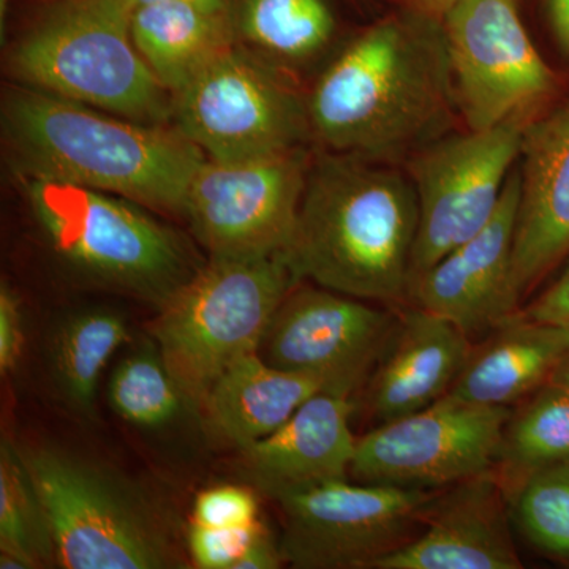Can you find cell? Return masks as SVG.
<instances>
[{"instance_id": "38", "label": "cell", "mask_w": 569, "mask_h": 569, "mask_svg": "<svg viewBox=\"0 0 569 569\" xmlns=\"http://www.w3.org/2000/svg\"><path fill=\"white\" fill-rule=\"evenodd\" d=\"M11 0H0V31H6V18L7 13H9Z\"/></svg>"}, {"instance_id": "22", "label": "cell", "mask_w": 569, "mask_h": 569, "mask_svg": "<svg viewBox=\"0 0 569 569\" xmlns=\"http://www.w3.org/2000/svg\"><path fill=\"white\" fill-rule=\"evenodd\" d=\"M321 391L318 378L279 369L253 353L217 380L201 407L224 440L244 449L276 432Z\"/></svg>"}, {"instance_id": "25", "label": "cell", "mask_w": 569, "mask_h": 569, "mask_svg": "<svg viewBox=\"0 0 569 569\" xmlns=\"http://www.w3.org/2000/svg\"><path fill=\"white\" fill-rule=\"evenodd\" d=\"M56 565L47 511L20 449H0V568L31 569Z\"/></svg>"}, {"instance_id": "4", "label": "cell", "mask_w": 569, "mask_h": 569, "mask_svg": "<svg viewBox=\"0 0 569 569\" xmlns=\"http://www.w3.org/2000/svg\"><path fill=\"white\" fill-rule=\"evenodd\" d=\"M118 0H56L7 52L18 84L144 123L173 118L171 93L142 61Z\"/></svg>"}, {"instance_id": "16", "label": "cell", "mask_w": 569, "mask_h": 569, "mask_svg": "<svg viewBox=\"0 0 569 569\" xmlns=\"http://www.w3.org/2000/svg\"><path fill=\"white\" fill-rule=\"evenodd\" d=\"M507 490L493 470L436 493L422 516L425 531L373 569H519L509 526Z\"/></svg>"}, {"instance_id": "6", "label": "cell", "mask_w": 569, "mask_h": 569, "mask_svg": "<svg viewBox=\"0 0 569 569\" xmlns=\"http://www.w3.org/2000/svg\"><path fill=\"white\" fill-rule=\"evenodd\" d=\"M20 455L47 511L58 567H178L162 512L129 479L62 449Z\"/></svg>"}, {"instance_id": "14", "label": "cell", "mask_w": 569, "mask_h": 569, "mask_svg": "<svg viewBox=\"0 0 569 569\" xmlns=\"http://www.w3.org/2000/svg\"><path fill=\"white\" fill-rule=\"evenodd\" d=\"M399 316L328 288L296 287L276 310L261 347L269 365L351 397L376 369Z\"/></svg>"}, {"instance_id": "5", "label": "cell", "mask_w": 569, "mask_h": 569, "mask_svg": "<svg viewBox=\"0 0 569 569\" xmlns=\"http://www.w3.org/2000/svg\"><path fill=\"white\" fill-rule=\"evenodd\" d=\"M301 282L287 252L211 257L162 307L153 343L192 406L236 362L260 353L284 296Z\"/></svg>"}, {"instance_id": "9", "label": "cell", "mask_w": 569, "mask_h": 569, "mask_svg": "<svg viewBox=\"0 0 569 569\" xmlns=\"http://www.w3.org/2000/svg\"><path fill=\"white\" fill-rule=\"evenodd\" d=\"M529 123L445 134L408 157L419 208L410 287L492 219Z\"/></svg>"}, {"instance_id": "31", "label": "cell", "mask_w": 569, "mask_h": 569, "mask_svg": "<svg viewBox=\"0 0 569 569\" xmlns=\"http://www.w3.org/2000/svg\"><path fill=\"white\" fill-rule=\"evenodd\" d=\"M24 343V325L20 301L7 287L0 288V370L10 372L17 366Z\"/></svg>"}, {"instance_id": "21", "label": "cell", "mask_w": 569, "mask_h": 569, "mask_svg": "<svg viewBox=\"0 0 569 569\" xmlns=\"http://www.w3.org/2000/svg\"><path fill=\"white\" fill-rule=\"evenodd\" d=\"M130 36L142 61L171 96L233 50L238 40L234 13L183 0H164L134 10Z\"/></svg>"}, {"instance_id": "2", "label": "cell", "mask_w": 569, "mask_h": 569, "mask_svg": "<svg viewBox=\"0 0 569 569\" xmlns=\"http://www.w3.org/2000/svg\"><path fill=\"white\" fill-rule=\"evenodd\" d=\"M2 134L18 176L88 187L178 216L206 159L178 129L22 84L3 92Z\"/></svg>"}, {"instance_id": "10", "label": "cell", "mask_w": 569, "mask_h": 569, "mask_svg": "<svg viewBox=\"0 0 569 569\" xmlns=\"http://www.w3.org/2000/svg\"><path fill=\"white\" fill-rule=\"evenodd\" d=\"M456 100L468 130L531 122L557 91L516 0H458L445 13Z\"/></svg>"}, {"instance_id": "29", "label": "cell", "mask_w": 569, "mask_h": 569, "mask_svg": "<svg viewBox=\"0 0 569 569\" xmlns=\"http://www.w3.org/2000/svg\"><path fill=\"white\" fill-rule=\"evenodd\" d=\"M261 520L236 529H213L192 523L189 531V553L194 567L201 569H234L246 550L264 531Z\"/></svg>"}, {"instance_id": "28", "label": "cell", "mask_w": 569, "mask_h": 569, "mask_svg": "<svg viewBox=\"0 0 569 569\" xmlns=\"http://www.w3.org/2000/svg\"><path fill=\"white\" fill-rule=\"evenodd\" d=\"M511 512L533 548L569 565V460L519 479Z\"/></svg>"}, {"instance_id": "23", "label": "cell", "mask_w": 569, "mask_h": 569, "mask_svg": "<svg viewBox=\"0 0 569 569\" xmlns=\"http://www.w3.org/2000/svg\"><path fill=\"white\" fill-rule=\"evenodd\" d=\"M234 24L238 39L280 63L312 61L336 33L326 0H238Z\"/></svg>"}, {"instance_id": "15", "label": "cell", "mask_w": 569, "mask_h": 569, "mask_svg": "<svg viewBox=\"0 0 569 569\" xmlns=\"http://www.w3.org/2000/svg\"><path fill=\"white\" fill-rule=\"evenodd\" d=\"M520 192V170H512L492 219L411 284V305L447 318L470 339L518 316L512 253Z\"/></svg>"}, {"instance_id": "7", "label": "cell", "mask_w": 569, "mask_h": 569, "mask_svg": "<svg viewBox=\"0 0 569 569\" xmlns=\"http://www.w3.org/2000/svg\"><path fill=\"white\" fill-rule=\"evenodd\" d=\"M20 178L56 252L93 279L160 309L200 269L182 239L140 204L73 183Z\"/></svg>"}, {"instance_id": "20", "label": "cell", "mask_w": 569, "mask_h": 569, "mask_svg": "<svg viewBox=\"0 0 569 569\" xmlns=\"http://www.w3.org/2000/svg\"><path fill=\"white\" fill-rule=\"evenodd\" d=\"M568 350V328L519 312L471 346L449 395L479 406L511 407L548 383Z\"/></svg>"}, {"instance_id": "13", "label": "cell", "mask_w": 569, "mask_h": 569, "mask_svg": "<svg viewBox=\"0 0 569 569\" xmlns=\"http://www.w3.org/2000/svg\"><path fill=\"white\" fill-rule=\"evenodd\" d=\"M509 418V407L479 406L448 392L358 438L350 475L365 485L448 488L493 470Z\"/></svg>"}, {"instance_id": "19", "label": "cell", "mask_w": 569, "mask_h": 569, "mask_svg": "<svg viewBox=\"0 0 569 569\" xmlns=\"http://www.w3.org/2000/svg\"><path fill=\"white\" fill-rule=\"evenodd\" d=\"M350 397L321 391L306 400L271 436L242 449L247 467L271 497L347 479L356 443Z\"/></svg>"}, {"instance_id": "33", "label": "cell", "mask_w": 569, "mask_h": 569, "mask_svg": "<svg viewBox=\"0 0 569 569\" xmlns=\"http://www.w3.org/2000/svg\"><path fill=\"white\" fill-rule=\"evenodd\" d=\"M283 561L280 548H276L272 539L269 538L268 531H263L249 549L246 550L244 556L236 563L234 569H276L280 567Z\"/></svg>"}, {"instance_id": "26", "label": "cell", "mask_w": 569, "mask_h": 569, "mask_svg": "<svg viewBox=\"0 0 569 569\" xmlns=\"http://www.w3.org/2000/svg\"><path fill=\"white\" fill-rule=\"evenodd\" d=\"M569 460V392L542 385L507 422L498 463L512 481Z\"/></svg>"}, {"instance_id": "8", "label": "cell", "mask_w": 569, "mask_h": 569, "mask_svg": "<svg viewBox=\"0 0 569 569\" xmlns=\"http://www.w3.org/2000/svg\"><path fill=\"white\" fill-rule=\"evenodd\" d=\"M176 129L209 159L301 148L307 102L268 59L233 48L171 96Z\"/></svg>"}, {"instance_id": "11", "label": "cell", "mask_w": 569, "mask_h": 569, "mask_svg": "<svg viewBox=\"0 0 569 569\" xmlns=\"http://www.w3.org/2000/svg\"><path fill=\"white\" fill-rule=\"evenodd\" d=\"M310 163L302 146L246 159L206 157L187 190L183 217L211 257L287 252Z\"/></svg>"}, {"instance_id": "17", "label": "cell", "mask_w": 569, "mask_h": 569, "mask_svg": "<svg viewBox=\"0 0 569 569\" xmlns=\"http://www.w3.org/2000/svg\"><path fill=\"white\" fill-rule=\"evenodd\" d=\"M512 253L519 301L569 257V100L527 126Z\"/></svg>"}, {"instance_id": "32", "label": "cell", "mask_w": 569, "mask_h": 569, "mask_svg": "<svg viewBox=\"0 0 569 569\" xmlns=\"http://www.w3.org/2000/svg\"><path fill=\"white\" fill-rule=\"evenodd\" d=\"M527 317L542 323L557 325L569 329V263L548 288L530 302Z\"/></svg>"}, {"instance_id": "18", "label": "cell", "mask_w": 569, "mask_h": 569, "mask_svg": "<svg viewBox=\"0 0 569 569\" xmlns=\"http://www.w3.org/2000/svg\"><path fill=\"white\" fill-rule=\"evenodd\" d=\"M471 339L447 318L413 306L400 313L367 385V406L380 425L417 413L451 391Z\"/></svg>"}, {"instance_id": "35", "label": "cell", "mask_w": 569, "mask_h": 569, "mask_svg": "<svg viewBox=\"0 0 569 569\" xmlns=\"http://www.w3.org/2000/svg\"><path fill=\"white\" fill-rule=\"evenodd\" d=\"M403 10L411 11V13L421 14V17L432 18V20H443L445 13L458 0H396Z\"/></svg>"}, {"instance_id": "3", "label": "cell", "mask_w": 569, "mask_h": 569, "mask_svg": "<svg viewBox=\"0 0 569 569\" xmlns=\"http://www.w3.org/2000/svg\"><path fill=\"white\" fill-rule=\"evenodd\" d=\"M419 208L391 163L321 153L310 163L288 260L299 280L381 305L408 299Z\"/></svg>"}, {"instance_id": "36", "label": "cell", "mask_w": 569, "mask_h": 569, "mask_svg": "<svg viewBox=\"0 0 569 569\" xmlns=\"http://www.w3.org/2000/svg\"><path fill=\"white\" fill-rule=\"evenodd\" d=\"M118 2L132 14L134 10L140 9L142 6L164 2V0H118ZM183 2L197 3V6L204 7V9L222 11V13H234V7L238 0H183Z\"/></svg>"}, {"instance_id": "1", "label": "cell", "mask_w": 569, "mask_h": 569, "mask_svg": "<svg viewBox=\"0 0 569 569\" xmlns=\"http://www.w3.org/2000/svg\"><path fill=\"white\" fill-rule=\"evenodd\" d=\"M310 137L335 153L392 163L448 134L455 80L443 24L403 10L373 22L306 99Z\"/></svg>"}, {"instance_id": "34", "label": "cell", "mask_w": 569, "mask_h": 569, "mask_svg": "<svg viewBox=\"0 0 569 569\" xmlns=\"http://www.w3.org/2000/svg\"><path fill=\"white\" fill-rule=\"evenodd\" d=\"M548 9L557 43L569 56V0H548Z\"/></svg>"}, {"instance_id": "24", "label": "cell", "mask_w": 569, "mask_h": 569, "mask_svg": "<svg viewBox=\"0 0 569 569\" xmlns=\"http://www.w3.org/2000/svg\"><path fill=\"white\" fill-rule=\"evenodd\" d=\"M129 339L126 320L111 310H89L61 326L52 347L56 380L71 407L88 413L112 355Z\"/></svg>"}, {"instance_id": "12", "label": "cell", "mask_w": 569, "mask_h": 569, "mask_svg": "<svg viewBox=\"0 0 569 569\" xmlns=\"http://www.w3.org/2000/svg\"><path fill=\"white\" fill-rule=\"evenodd\" d=\"M436 492L347 479L274 497L282 511L283 560L306 569H373L422 523Z\"/></svg>"}, {"instance_id": "37", "label": "cell", "mask_w": 569, "mask_h": 569, "mask_svg": "<svg viewBox=\"0 0 569 569\" xmlns=\"http://www.w3.org/2000/svg\"><path fill=\"white\" fill-rule=\"evenodd\" d=\"M548 385L552 387L563 389L569 392V350L565 353L563 358L560 359L559 365L550 373Z\"/></svg>"}, {"instance_id": "30", "label": "cell", "mask_w": 569, "mask_h": 569, "mask_svg": "<svg viewBox=\"0 0 569 569\" xmlns=\"http://www.w3.org/2000/svg\"><path fill=\"white\" fill-rule=\"evenodd\" d=\"M260 520V507L252 490L217 486L204 490L193 505V523L213 529H236Z\"/></svg>"}, {"instance_id": "27", "label": "cell", "mask_w": 569, "mask_h": 569, "mask_svg": "<svg viewBox=\"0 0 569 569\" xmlns=\"http://www.w3.org/2000/svg\"><path fill=\"white\" fill-rule=\"evenodd\" d=\"M108 396L123 421L142 429L171 425L189 403L153 340L116 367Z\"/></svg>"}]
</instances>
